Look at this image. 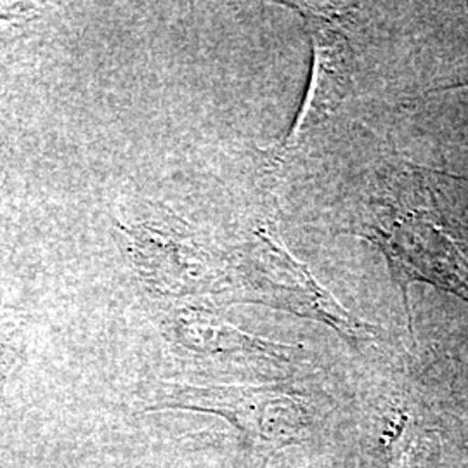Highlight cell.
<instances>
[{
    "label": "cell",
    "mask_w": 468,
    "mask_h": 468,
    "mask_svg": "<svg viewBox=\"0 0 468 468\" xmlns=\"http://www.w3.org/2000/svg\"><path fill=\"white\" fill-rule=\"evenodd\" d=\"M158 408H183L218 413L231 420L257 452H272L301 434L297 404L269 388H193L185 387L168 396Z\"/></svg>",
    "instance_id": "obj_2"
},
{
    "label": "cell",
    "mask_w": 468,
    "mask_h": 468,
    "mask_svg": "<svg viewBox=\"0 0 468 468\" xmlns=\"http://www.w3.org/2000/svg\"><path fill=\"white\" fill-rule=\"evenodd\" d=\"M369 239L382 250L390 271L401 286L402 302L411 332L408 288L413 283L432 284L468 303V259L450 229L413 210L401 214L380 228Z\"/></svg>",
    "instance_id": "obj_1"
},
{
    "label": "cell",
    "mask_w": 468,
    "mask_h": 468,
    "mask_svg": "<svg viewBox=\"0 0 468 468\" xmlns=\"http://www.w3.org/2000/svg\"><path fill=\"white\" fill-rule=\"evenodd\" d=\"M463 85H468V82H467V84H463ZM463 85H460V87H463Z\"/></svg>",
    "instance_id": "obj_5"
},
{
    "label": "cell",
    "mask_w": 468,
    "mask_h": 468,
    "mask_svg": "<svg viewBox=\"0 0 468 468\" xmlns=\"http://www.w3.org/2000/svg\"><path fill=\"white\" fill-rule=\"evenodd\" d=\"M266 243L268 251L264 253L259 271L262 283L268 286V297L272 305L326 323L352 342H369L375 338V328L371 324L349 314L274 241L266 239Z\"/></svg>",
    "instance_id": "obj_3"
},
{
    "label": "cell",
    "mask_w": 468,
    "mask_h": 468,
    "mask_svg": "<svg viewBox=\"0 0 468 468\" xmlns=\"http://www.w3.org/2000/svg\"><path fill=\"white\" fill-rule=\"evenodd\" d=\"M318 46V79L313 89V98L305 110L303 120H309L311 113L326 112L338 102L349 84V40L346 35L328 23L318 19L314 28Z\"/></svg>",
    "instance_id": "obj_4"
}]
</instances>
